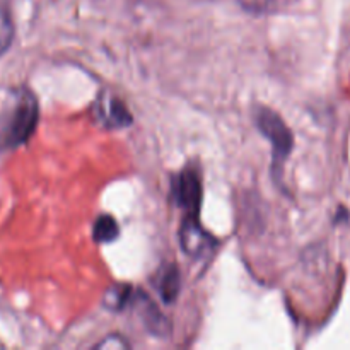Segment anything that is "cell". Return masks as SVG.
<instances>
[{"label": "cell", "mask_w": 350, "mask_h": 350, "mask_svg": "<svg viewBox=\"0 0 350 350\" xmlns=\"http://www.w3.org/2000/svg\"><path fill=\"white\" fill-rule=\"evenodd\" d=\"M255 125L260 130L263 137L270 142L272 146V157H273V173H277L279 166L286 163L289 157L291 150L294 147V135L291 132L289 126L282 120L279 113L273 109L267 108V106L258 105L255 108Z\"/></svg>", "instance_id": "cell-1"}, {"label": "cell", "mask_w": 350, "mask_h": 350, "mask_svg": "<svg viewBox=\"0 0 350 350\" xmlns=\"http://www.w3.org/2000/svg\"><path fill=\"white\" fill-rule=\"evenodd\" d=\"M40 118V106L33 92L21 91L16 106L10 113L9 125L5 129L3 144L7 147H17L31 139Z\"/></svg>", "instance_id": "cell-2"}, {"label": "cell", "mask_w": 350, "mask_h": 350, "mask_svg": "<svg viewBox=\"0 0 350 350\" xmlns=\"http://www.w3.org/2000/svg\"><path fill=\"white\" fill-rule=\"evenodd\" d=\"M171 195L174 204L183 208L188 215L200 214L202 195H204L200 174L191 167H185L171 180Z\"/></svg>", "instance_id": "cell-3"}, {"label": "cell", "mask_w": 350, "mask_h": 350, "mask_svg": "<svg viewBox=\"0 0 350 350\" xmlns=\"http://www.w3.org/2000/svg\"><path fill=\"white\" fill-rule=\"evenodd\" d=\"M180 246L191 258H202L211 253L217 245V239L208 234L198 221V215H188L183 219L180 228Z\"/></svg>", "instance_id": "cell-4"}, {"label": "cell", "mask_w": 350, "mask_h": 350, "mask_svg": "<svg viewBox=\"0 0 350 350\" xmlns=\"http://www.w3.org/2000/svg\"><path fill=\"white\" fill-rule=\"evenodd\" d=\"M92 108H94L96 120H98V123L103 129H126V126L132 125L133 122L132 115H130L125 103H123L122 99L116 98V96L109 94L108 91L101 92V94L98 96V99L94 101V106H92Z\"/></svg>", "instance_id": "cell-5"}, {"label": "cell", "mask_w": 350, "mask_h": 350, "mask_svg": "<svg viewBox=\"0 0 350 350\" xmlns=\"http://www.w3.org/2000/svg\"><path fill=\"white\" fill-rule=\"evenodd\" d=\"M137 296L132 297L130 304H133L137 311H139L140 318H142L144 325H146L147 332L159 338H166L171 334L170 320L157 310L154 301L149 296L142 293V291H135Z\"/></svg>", "instance_id": "cell-6"}, {"label": "cell", "mask_w": 350, "mask_h": 350, "mask_svg": "<svg viewBox=\"0 0 350 350\" xmlns=\"http://www.w3.org/2000/svg\"><path fill=\"white\" fill-rule=\"evenodd\" d=\"M156 287L157 291H159V296L164 303L166 304L174 303L181 289V277H180V270H178V267L167 265L164 267V269H161Z\"/></svg>", "instance_id": "cell-7"}, {"label": "cell", "mask_w": 350, "mask_h": 350, "mask_svg": "<svg viewBox=\"0 0 350 350\" xmlns=\"http://www.w3.org/2000/svg\"><path fill=\"white\" fill-rule=\"evenodd\" d=\"M135 289L126 284H116V286L109 287L103 296V304L108 308L109 311H123L132 301Z\"/></svg>", "instance_id": "cell-8"}, {"label": "cell", "mask_w": 350, "mask_h": 350, "mask_svg": "<svg viewBox=\"0 0 350 350\" xmlns=\"http://www.w3.org/2000/svg\"><path fill=\"white\" fill-rule=\"evenodd\" d=\"M120 236V228L118 222L115 221V217H111L109 214L99 215L94 221L92 226V238L96 243H113L115 239H118Z\"/></svg>", "instance_id": "cell-9"}, {"label": "cell", "mask_w": 350, "mask_h": 350, "mask_svg": "<svg viewBox=\"0 0 350 350\" xmlns=\"http://www.w3.org/2000/svg\"><path fill=\"white\" fill-rule=\"evenodd\" d=\"M14 40V24L7 9L0 7V55L5 53L7 48L12 44Z\"/></svg>", "instance_id": "cell-10"}, {"label": "cell", "mask_w": 350, "mask_h": 350, "mask_svg": "<svg viewBox=\"0 0 350 350\" xmlns=\"http://www.w3.org/2000/svg\"><path fill=\"white\" fill-rule=\"evenodd\" d=\"M238 2L241 3V7L245 10H250V12L255 14H263L270 12L279 3V0H238Z\"/></svg>", "instance_id": "cell-11"}, {"label": "cell", "mask_w": 350, "mask_h": 350, "mask_svg": "<svg viewBox=\"0 0 350 350\" xmlns=\"http://www.w3.org/2000/svg\"><path fill=\"white\" fill-rule=\"evenodd\" d=\"M130 344L125 340V337H122V335H109V337H106L105 340L99 342L98 345H96V349H105V350H125L129 349Z\"/></svg>", "instance_id": "cell-12"}]
</instances>
